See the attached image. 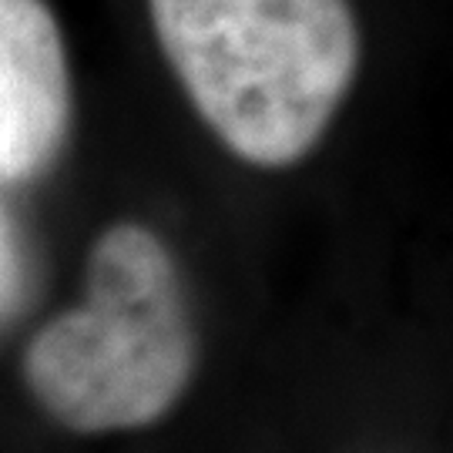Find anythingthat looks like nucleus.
I'll list each match as a JSON object with an SVG mask.
<instances>
[{
	"label": "nucleus",
	"instance_id": "nucleus-1",
	"mask_svg": "<svg viewBox=\"0 0 453 453\" xmlns=\"http://www.w3.org/2000/svg\"><path fill=\"white\" fill-rule=\"evenodd\" d=\"M155 37L195 111L259 168L323 142L359 71L349 0H148Z\"/></svg>",
	"mask_w": 453,
	"mask_h": 453
},
{
	"label": "nucleus",
	"instance_id": "nucleus-2",
	"mask_svg": "<svg viewBox=\"0 0 453 453\" xmlns=\"http://www.w3.org/2000/svg\"><path fill=\"white\" fill-rule=\"evenodd\" d=\"M195 329L179 265L151 228L118 222L88 256L84 306L27 346L24 376L58 423L78 434L138 430L179 403Z\"/></svg>",
	"mask_w": 453,
	"mask_h": 453
},
{
	"label": "nucleus",
	"instance_id": "nucleus-3",
	"mask_svg": "<svg viewBox=\"0 0 453 453\" xmlns=\"http://www.w3.org/2000/svg\"><path fill=\"white\" fill-rule=\"evenodd\" d=\"M71 131V71L44 0H0V179L31 181Z\"/></svg>",
	"mask_w": 453,
	"mask_h": 453
},
{
	"label": "nucleus",
	"instance_id": "nucleus-4",
	"mask_svg": "<svg viewBox=\"0 0 453 453\" xmlns=\"http://www.w3.org/2000/svg\"><path fill=\"white\" fill-rule=\"evenodd\" d=\"M20 296V259L11 242V232L0 219V316L17 303Z\"/></svg>",
	"mask_w": 453,
	"mask_h": 453
}]
</instances>
